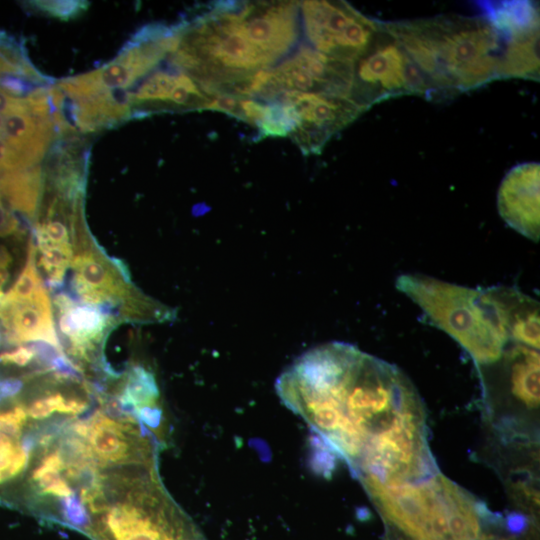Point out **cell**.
Returning <instances> with one entry per match:
<instances>
[{
  "label": "cell",
  "mask_w": 540,
  "mask_h": 540,
  "mask_svg": "<svg viewBox=\"0 0 540 540\" xmlns=\"http://www.w3.org/2000/svg\"><path fill=\"white\" fill-rule=\"evenodd\" d=\"M278 396L316 444L362 478L412 482L437 472L422 401L394 365L343 342L319 345L278 377Z\"/></svg>",
  "instance_id": "1"
},
{
  "label": "cell",
  "mask_w": 540,
  "mask_h": 540,
  "mask_svg": "<svg viewBox=\"0 0 540 540\" xmlns=\"http://www.w3.org/2000/svg\"><path fill=\"white\" fill-rule=\"evenodd\" d=\"M382 24L424 75L429 99L500 79L505 41L482 16L448 14Z\"/></svg>",
  "instance_id": "2"
},
{
  "label": "cell",
  "mask_w": 540,
  "mask_h": 540,
  "mask_svg": "<svg viewBox=\"0 0 540 540\" xmlns=\"http://www.w3.org/2000/svg\"><path fill=\"white\" fill-rule=\"evenodd\" d=\"M361 482L384 517L413 540L480 537L479 503L439 472L413 482Z\"/></svg>",
  "instance_id": "3"
},
{
  "label": "cell",
  "mask_w": 540,
  "mask_h": 540,
  "mask_svg": "<svg viewBox=\"0 0 540 540\" xmlns=\"http://www.w3.org/2000/svg\"><path fill=\"white\" fill-rule=\"evenodd\" d=\"M109 479L113 496L104 490L83 531L92 540H203L162 487L155 466Z\"/></svg>",
  "instance_id": "4"
},
{
  "label": "cell",
  "mask_w": 540,
  "mask_h": 540,
  "mask_svg": "<svg viewBox=\"0 0 540 540\" xmlns=\"http://www.w3.org/2000/svg\"><path fill=\"white\" fill-rule=\"evenodd\" d=\"M396 287L479 366L500 360L513 343L501 325L487 288L472 289L418 273L400 275Z\"/></svg>",
  "instance_id": "5"
},
{
  "label": "cell",
  "mask_w": 540,
  "mask_h": 540,
  "mask_svg": "<svg viewBox=\"0 0 540 540\" xmlns=\"http://www.w3.org/2000/svg\"><path fill=\"white\" fill-rule=\"evenodd\" d=\"M417 94L429 99V87L422 72L382 22L368 47L353 61L348 99L362 111L375 103Z\"/></svg>",
  "instance_id": "6"
},
{
  "label": "cell",
  "mask_w": 540,
  "mask_h": 540,
  "mask_svg": "<svg viewBox=\"0 0 540 540\" xmlns=\"http://www.w3.org/2000/svg\"><path fill=\"white\" fill-rule=\"evenodd\" d=\"M301 28L310 46L335 59L353 62L370 44L380 22L345 1L299 2Z\"/></svg>",
  "instance_id": "7"
},
{
  "label": "cell",
  "mask_w": 540,
  "mask_h": 540,
  "mask_svg": "<svg viewBox=\"0 0 540 540\" xmlns=\"http://www.w3.org/2000/svg\"><path fill=\"white\" fill-rule=\"evenodd\" d=\"M276 101L291 106L296 124L290 137L305 155L319 154L326 142L363 111L345 97L285 91Z\"/></svg>",
  "instance_id": "8"
},
{
  "label": "cell",
  "mask_w": 540,
  "mask_h": 540,
  "mask_svg": "<svg viewBox=\"0 0 540 540\" xmlns=\"http://www.w3.org/2000/svg\"><path fill=\"white\" fill-rule=\"evenodd\" d=\"M235 20L245 38L278 62L292 51L301 33L299 2H235Z\"/></svg>",
  "instance_id": "9"
},
{
  "label": "cell",
  "mask_w": 540,
  "mask_h": 540,
  "mask_svg": "<svg viewBox=\"0 0 540 540\" xmlns=\"http://www.w3.org/2000/svg\"><path fill=\"white\" fill-rule=\"evenodd\" d=\"M87 425L86 445L92 459L100 466H155L152 441L141 432L133 418L116 420L96 412Z\"/></svg>",
  "instance_id": "10"
},
{
  "label": "cell",
  "mask_w": 540,
  "mask_h": 540,
  "mask_svg": "<svg viewBox=\"0 0 540 540\" xmlns=\"http://www.w3.org/2000/svg\"><path fill=\"white\" fill-rule=\"evenodd\" d=\"M540 165L535 162L513 167L498 190L497 206L503 220L523 236L538 242Z\"/></svg>",
  "instance_id": "11"
},
{
  "label": "cell",
  "mask_w": 540,
  "mask_h": 540,
  "mask_svg": "<svg viewBox=\"0 0 540 540\" xmlns=\"http://www.w3.org/2000/svg\"><path fill=\"white\" fill-rule=\"evenodd\" d=\"M487 289L510 341L539 350V302L516 287Z\"/></svg>",
  "instance_id": "12"
},
{
  "label": "cell",
  "mask_w": 540,
  "mask_h": 540,
  "mask_svg": "<svg viewBox=\"0 0 540 540\" xmlns=\"http://www.w3.org/2000/svg\"><path fill=\"white\" fill-rule=\"evenodd\" d=\"M511 395L529 409L539 407L540 358L537 349L520 343H511L501 359Z\"/></svg>",
  "instance_id": "13"
},
{
  "label": "cell",
  "mask_w": 540,
  "mask_h": 540,
  "mask_svg": "<svg viewBox=\"0 0 540 540\" xmlns=\"http://www.w3.org/2000/svg\"><path fill=\"white\" fill-rule=\"evenodd\" d=\"M479 6L482 9V17L504 39L539 28V12L534 2H484Z\"/></svg>",
  "instance_id": "14"
},
{
  "label": "cell",
  "mask_w": 540,
  "mask_h": 540,
  "mask_svg": "<svg viewBox=\"0 0 540 540\" xmlns=\"http://www.w3.org/2000/svg\"><path fill=\"white\" fill-rule=\"evenodd\" d=\"M539 28L505 39L500 78L539 80Z\"/></svg>",
  "instance_id": "15"
},
{
  "label": "cell",
  "mask_w": 540,
  "mask_h": 540,
  "mask_svg": "<svg viewBox=\"0 0 540 540\" xmlns=\"http://www.w3.org/2000/svg\"><path fill=\"white\" fill-rule=\"evenodd\" d=\"M41 190V169L38 165L9 171L0 188V196L15 211L33 217Z\"/></svg>",
  "instance_id": "16"
},
{
  "label": "cell",
  "mask_w": 540,
  "mask_h": 540,
  "mask_svg": "<svg viewBox=\"0 0 540 540\" xmlns=\"http://www.w3.org/2000/svg\"><path fill=\"white\" fill-rule=\"evenodd\" d=\"M118 401L124 412L137 413L145 408H161L154 375L141 365L132 366Z\"/></svg>",
  "instance_id": "17"
},
{
  "label": "cell",
  "mask_w": 540,
  "mask_h": 540,
  "mask_svg": "<svg viewBox=\"0 0 540 540\" xmlns=\"http://www.w3.org/2000/svg\"><path fill=\"white\" fill-rule=\"evenodd\" d=\"M28 442L21 436L0 431V491L27 470L30 460Z\"/></svg>",
  "instance_id": "18"
},
{
  "label": "cell",
  "mask_w": 540,
  "mask_h": 540,
  "mask_svg": "<svg viewBox=\"0 0 540 540\" xmlns=\"http://www.w3.org/2000/svg\"><path fill=\"white\" fill-rule=\"evenodd\" d=\"M25 407L28 417L43 420L54 413L73 416L82 414L87 409L88 403L79 396H65L61 392H52L34 399L25 404Z\"/></svg>",
  "instance_id": "19"
},
{
  "label": "cell",
  "mask_w": 540,
  "mask_h": 540,
  "mask_svg": "<svg viewBox=\"0 0 540 540\" xmlns=\"http://www.w3.org/2000/svg\"><path fill=\"white\" fill-rule=\"evenodd\" d=\"M181 71L172 64L168 68H159L152 72L133 93L131 102H164L168 108L171 92Z\"/></svg>",
  "instance_id": "20"
},
{
  "label": "cell",
  "mask_w": 540,
  "mask_h": 540,
  "mask_svg": "<svg viewBox=\"0 0 540 540\" xmlns=\"http://www.w3.org/2000/svg\"><path fill=\"white\" fill-rule=\"evenodd\" d=\"M0 58L16 69L18 76L35 85L53 82L50 77L44 76L32 65L24 45L2 30H0Z\"/></svg>",
  "instance_id": "21"
},
{
  "label": "cell",
  "mask_w": 540,
  "mask_h": 540,
  "mask_svg": "<svg viewBox=\"0 0 540 540\" xmlns=\"http://www.w3.org/2000/svg\"><path fill=\"white\" fill-rule=\"evenodd\" d=\"M42 286L43 282L36 268V247L31 240L25 266L10 290L5 293V297L15 301L32 300Z\"/></svg>",
  "instance_id": "22"
},
{
  "label": "cell",
  "mask_w": 540,
  "mask_h": 540,
  "mask_svg": "<svg viewBox=\"0 0 540 540\" xmlns=\"http://www.w3.org/2000/svg\"><path fill=\"white\" fill-rule=\"evenodd\" d=\"M29 5L47 15L61 20L75 18L89 6L86 1H30Z\"/></svg>",
  "instance_id": "23"
},
{
  "label": "cell",
  "mask_w": 540,
  "mask_h": 540,
  "mask_svg": "<svg viewBox=\"0 0 540 540\" xmlns=\"http://www.w3.org/2000/svg\"><path fill=\"white\" fill-rule=\"evenodd\" d=\"M36 358L31 344L18 345L0 352V365L4 367L25 368Z\"/></svg>",
  "instance_id": "24"
},
{
  "label": "cell",
  "mask_w": 540,
  "mask_h": 540,
  "mask_svg": "<svg viewBox=\"0 0 540 540\" xmlns=\"http://www.w3.org/2000/svg\"><path fill=\"white\" fill-rule=\"evenodd\" d=\"M44 236L55 244H70L67 226L59 219L46 217L43 223H36V226Z\"/></svg>",
  "instance_id": "25"
},
{
  "label": "cell",
  "mask_w": 540,
  "mask_h": 540,
  "mask_svg": "<svg viewBox=\"0 0 540 540\" xmlns=\"http://www.w3.org/2000/svg\"><path fill=\"white\" fill-rule=\"evenodd\" d=\"M29 167H32V165L0 136V169L15 171Z\"/></svg>",
  "instance_id": "26"
},
{
  "label": "cell",
  "mask_w": 540,
  "mask_h": 540,
  "mask_svg": "<svg viewBox=\"0 0 540 540\" xmlns=\"http://www.w3.org/2000/svg\"><path fill=\"white\" fill-rule=\"evenodd\" d=\"M240 97L230 94H213L209 96V100L204 109L220 111L230 116H236Z\"/></svg>",
  "instance_id": "27"
},
{
  "label": "cell",
  "mask_w": 540,
  "mask_h": 540,
  "mask_svg": "<svg viewBox=\"0 0 540 540\" xmlns=\"http://www.w3.org/2000/svg\"><path fill=\"white\" fill-rule=\"evenodd\" d=\"M0 88L14 97H20L27 96L37 87L23 77L6 75L0 77Z\"/></svg>",
  "instance_id": "28"
},
{
  "label": "cell",
  "mask_w": 540,
  "mask_h": 540,
  "mask_svg": "<svg viewBox=\"0 0 540 540\" xmlns=\"http://www.w3.org/2000/svg\"><path fill=\"white\" fill-rule=\"evenodd\" d=\"M22 234L18 218L4 205L0 197V237H20Z\"/></svg>",
  "instance_id": "29"
},
{
  "label": "cell",
  "mask_w": 540,
  "mask_h": 540,
  "mask_svg": "<svg viewBox=\"0 0 540 540\" xmlns=\"http://www.w3.org/2000/svg\"><path fill=\"white\" fill-rule=\"evenodd\" d=\"M24 111H29L25 97H14L0 88V114L5 116L10 113Z\"/></svg>",
  "instance_id": "30"
},
{
  "label": "cell",
  "mask_w": 540,
  "mask_h": 540,
  "mask_svg": "<svg viewBox=\"0 0 540 540\" xmlns=\"http://www.w3.org/2000/svg\"><path fill=\"white\" fill-rule=\"evenodd\" d=\"M527 526V520L521 515L512 514L507 518V527L512 533H521Z\"/></svg>",
  "instance_id": "31"
},
{
  "label": "cell",
  "mask_w": 540,
  "mask_h": 540,
  "mask_svg": "<svg viewBox=\"0 0 540 540\" xmlns=\"http://www.w3.org/2000/svg\"><path fill=\"white\" fill-rule=\"evenodd\" d=\"M12 263V256L8 249L0 245V269H6L9 270V267Z\"/></svg>",
  "instance_id": "32"
},
{
  "label": "cell",
  "mask_w": 540,
  "mask_h": 540,
  "mask_svg": "<svg viewBox=\"0 0 540 540\" xmlns=\"http://www.w3.org/2000/svg\"><path fill=\"white\" fill-rule=\"evenodd\" d=\"M0 74H16V75H18V72L12 66L7 64L2 58H0Z\"/></svg>",
  "instance_id": "33"
},
{
  "label": "cell",
  "mask_w": 540,
  "mask_h": 540,
  "mask_svg": "<svg viewBox=\"0 0 540 540\" xmlns=\"http://www.w3.org/2000/svg\"><path fill=\"white\" fill-rule=\"evenodd\" d=\"M10 273L9 270L6 269H0V288L3 289V286L7 283L9 280Z\"/></svg>",
  "instance_id": "34"
},
{
  "label": "cell",
  "mask_w": 540,
  "mask_h": 540,
  "mask_svg": "<svg viewBox=\"0 0 540 540\" xmlns=\"http://www.w3.org/2000/svg\"><path fill=\"white\" fill-rule=\"evenodd\" d=\"M3 340H4V339H3V336H2V334H1V332H0V346L3 344Z\"/></svg>",
  "instance_id": "35"
},
{
  "label": "cell",
  "mask_w": 540,
  "mask_h": 540,
  "mask_svg": "<svg viewBox=\"0 0 540 540\" xmlns=\"http://www.w3.org/2000/svg\"><path fill=\"white\" fill-rule=\"evenodd\" d=\"M0 431H1V423H0Z\"/></svg>",
  "instance_id": "36"
}]
</instances>
